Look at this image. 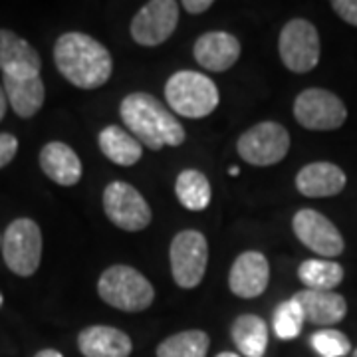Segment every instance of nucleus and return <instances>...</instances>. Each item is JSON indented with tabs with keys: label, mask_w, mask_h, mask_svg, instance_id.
Returning <instances> with one entry per match:
<instances>
[{
	"label": "nucleus",
	"mask_w": 357,
	"mask_h": 357,
	"mask_svg": "<svg viewBox=\"0 0 357 357\" xmlns=\"http://www.w3.org/2000/svg\"><path fill=\"white\" fill-rule=\"evenodd\" d=\"M6 105H8V100H6V93H4V88L0 86V121L6 114Z\"/></svg>",
	"instance_id": "7c9ffc66"
},
{
	"label": "nucleus",
	"mask_w": 357,
	"mask_h": 357,
	"mask_svg": "<svg viewBox=\"0 0 357 357\" xmlns=\"http://www.w3.org/2000/svg\"><path fill=\"white\" fill-rule=\"evenodd\" d=\"M34 357H64L60 351H56V349H42L38 351Z\"/></svg>",
	"instance_id": "2f4dec72"
},
{
	"label": "nucleus",
	"mask_w": 357,
	"mask_h": 357,
	"mask_svg": "<svg viewBox=\"0 0 357 357\" xmlns=\"http://www.w3.org/2000/svg\"><path fill=\"white\" fill-rule=\"evenodd\" d=\"M294 117L302 128L312 131H332L347 119L344 102L328 89H304L294 102Z\"/></svg>",
	"instance_id": "9d476101"
},
{
	"label": "nucleus",
	"mask_w": 357,
	"mask_h": 357,
	"mask_svg": "<svg viewBox=\"0 0 357 357\" xmlns=\"http://www.w3.org/2000/svg\"><path fill=\"white\" fill-rule=\"evenodd\" d=\"M304 312V319L314 326H335L345 318L347 304L344 296L321 290H300L292 296Z\"/></svg>",
	"instance_id": "6ab92c4d"
},
{
	"label": "nucleus",
	"mask_w": 357,
	"mask_h": 357,
	"mask_svg": "<svg viewBox=\"0 0 357 357\" xmlns=\"http://www.w3.org/2000/svg\"><path fill=\"white\" fill-rule=\"evenodd\" d=\"M282 64L294 74H307L319 62V36L316 26L306 18L286 22L278 40Z\"/></svg>",
	"instance_id": "0eeeda50"
},
{
	"label": "nucleus",
	"mask_w": 357,
	"mask_h": 357,
	"mask_svg": "<svg viewBox=\"0 0 357 357\" xmlns=\"http://www.w3.org/2000/svg\"><path fill=\"white\" fill-rule=\"evenodd\" d=\"M2 302H4V300H2V294H0V307H2Z\"/></svg>",
	"instance_id": "f704fd0d"
},
{
	"label": "nucleus",
	"mask_w": 357,
	"mask_h": 357,
	"mask_svg": "<svg viewBox=\"0 0 357 357\" xmlns=\"http://www.w3.org/2000/svg\"><path fill=\"white\" fill-rule=\"evenodd\" d=\"M290 149V135L276 121H262L244 131L236 143V151L246 163L255 167H270L280 163Z\"/></svg>",
	"instance_id": "1a4fd4ad"
},
{
	"label": "nucleus",
	"mask_w": 357,
	"mask_h": 357,
	"mask_svg": "<svg viewBox=\"0 0 357 357\" xmlns=\"http://www.w3.org/2000/svg\"><path fill=\"white\" fill-rule=\"evenodd\" d=\"M232 342L244 357H262L268 347V326L255 314H243L232 324Z\"/></svg>",
	"instance_id": "4be33fe9"
},
{
	"label": "nucleus",
	"mask_w": 357,
	"mask_h": 357,
	"mask_svg": "<svg viewBox=\"0 0 357 357\" xmlns=\"http://www.w3.org/2000/svg\"><path fill=\"white\" fill-rule=\"evenodd\" d=\"M0 246H2V236H0Z\"/></svg>",
	"instance_id": "e433bc0d"
},
{
	"label": "nucleus",
	"mask_w": 357,
	"mask_h": 357,
	"mask_svg": "<svg viewBox=\"0 0 357 357\" xmlns=\"http://www.w3.org/2000/svg\"><path fill=\"white\" fill-rule=\"evenodd\" d=\"M18 151V139L10 133H0V169L6 167Z\"/></svg>",
	"instance_id": "cd10ccee"
},
{
	"label": "nucleus",
	"mask_w": 357,
	"mask_h": 357,
	"mask_svg": "<svg viewBox=\"0 0 357 357\" xmlns=\"http://www.w3.org/2000/svg\"><path fill=\"white\" fill-rule=\"evenodd\" d=\"M42 60L36 48L14 34L10 30H0V70L2 76L26 77L40 76Z\"/></svg>",
	"instance_id": "2eb2a0df"
},
{
	"label": "nucleus",
	"mask_w": 357,
	"mask_h": 357,
	"mask_svg": "<svg viewBox=\"0 0 357 357\" xmlns=\"http://www.w3.org/2000/svg\"><path fill=\"white\" fill-rule=\"evenodd\" d=\"M238 173H241V171H238L236 167H232V169H229V175H232V177H234V175H238Z\"/></svg>",
	"instance_id": "72a5a7b5"
},
{
	"label": "nucleus",
	"mask_w": 357,
	"mask_h": 357,
	"mask_svg": "<svg viewBox=\"0 0 357 357\" xmlns=\"http://www.w3.org/2000/svg\"><path fill=\"white\" fill-rule=\"evenodd\" d=\"M100 149L102 153L119 167H131L135 165L143 155L141 143L128 129L119 128V126H107L100 131Z\"/></svg>",
	"instance_id": "412c9836"
},
{
	"label": "nucleus",
	"mask_w": 357,
	"mask_h": 357,
	"mask_svg": "<svg viewBox=\"0 0 357 357\" xmlns=\"http://www.w3.org/2000/svg\"><path fill=\"white\" fill-rule=\"evenodd\" d=\"M298 276L306 286V290L333 292V288L340 286L344 280V268L326 258H312L300 264Z\"/></svg>",
	"instance_id": "b1692460"
},
{
	"label": "nucleus",
	"mask_w": 357,
	"mask_h": 357,
	"mask_svg": "<svg viewBox=\"0 0 357 357\" xmlns=\"http://www.w3.org/2000/svg\"><path fill=\"white\" fill-rule=\"evenodd\" d=\"M332 8L347 24L357 26V0H333Z\"/></svg>",
	"instance_id": "c85d7f7f"
},
{
	"label": "nucleus",
	"mask_w": 357,
	"mask_h": 357,
	"mask_svg": "<svg viewBox=\"0 0 357 357\" xmlns=\"http://www.w3.org/2000/svg\"><path fill=\"white\" fill-rule=\"evenodd\" d=\"M40 167L44 175L62 187H74L82 178V161L77 153L62 141H50L40 151Z\"/></svg>",
	"instance_id": "a211bd4d"
},
{
	"label": "nucleus",
	"mask_w": 357,
	"mask_h": 357,
	"mask_svg": "<svg viewBox=\"0 0 357 357\" xmlns=\"http://www.w3.org/2000/svg\"><path fill=\"white\" fill-rule=\"evenodd\" d=\"M217 357H241V356H236V354H232V351H222V354H218Z\"/></svg>",
	"instance_id": "473e14b6"
},
{
	"label": "nucleus",
	"mask_w": 357,
	"mask_h": 357,
	"mask_svg": "<svg viewBox=\"0 0 357 357\" xmlns=\"http://www.w3.org/2000/svg\"><path fill=\"white\" fill-rule=\"evenodd\" d=\"M165 100L175 114L201 119L217 109L220 96L217 84L208 76L192 70H181L167 79Z\"/></svg>",
	"instance_id": "7ed1b4c3"
},
{
	"label": "nucleus",
	"mask_w": 357,
	"mask_h": 357,
	"mask_svg": "<svg viewBox=\"0 0 357 357\" xmlns=\"http://www.w3.org/2000/svg\"><path fill=\"white\" fill-rule=\"evenodd\" d=\"M211 340L203 330H187L169 335L157 345V357H206Z\"/></svg>",
	"instance_id": "393cba45"
},
{
	"label": "nucleus",
	"mask_w": 357,
	"mask_h": 357,
	"mask_svg": "<svg viewBox=\"0 0 357 357\" xmlns=\"http://www.w3.org/2000/svg\"><path fill=\"white\" fill-rule=\"evenodd\" d=\"M310 344L319 357H345L351 351V342L347 340V335L330 328L314 333L310 337Z\"/></svg>",
	"instance_id": "bb28decb"
},
{
	"label": "nucleus",
	"mask_w": 357,
	"mask_h": 357,
	"mask_svg": "<svg viewBox=\"0 0 357 357\" xmlns=\"http://www.w3.org/2000/svg\"><path fill=\"white\" fill-rule=\"evenodd\" d=\"M103 211L105 217L117 229L126 232H139L151 222V206L143 199L133 185L123 181H114L103 191Z\"/></svg>",
	"instance_id": "6e6552de"
},
{
	"label": "nucleus",
	"mask_w": 357,
	"mask_h": 357,
	"mask_svg": "<svg viewBox=\"0 0 357 357\" xmlns=\"http://www.w3.org/2000/svg\"><path fill=\"white\" fill-rule=\"evenodd\" d=\"M2 255L16 276L28 278L42 260V230L32 218H16L2 236Z\"/></svg>",
	"instance_id": "39448f33"
},
{
	"label": "nucleus",
	"mask_w": 357,
	"mask_h": 357,
	"mask_svg": "<svg viewBox=\"0 0 357 357\" xmlns=\"http://www.w3.org/2000/svg\"><path fill=\"white\" fill-rule=\"evenodd\" d=\"M213 6V0H185L183 8L189 14H203Z\"/></svg>",
	"instance_id": "c756f323"
},
{
	"label": "nucleus",
	"mask_w": 357,
	"mask_h": 357,
	"mask_svg": "<svg viewBox=\"0 0 357 357\" xmlns=\"http://www.w3.org/2000/svg\"><path fill=\"white\" fill-rule=\"evenodd\" d=\"M351 357H357V349H356V351H354V356H351Z\"/></svg>",
	"instance_id": "c9c22d12"
},
{
	"label": "nucleus",
	"mask_w": 357,
	"mask_h": 357,
	"mask_svg": "<svg viewBox=\"0 0 357 357\" xmlns=\"http://www.w3.org/2000/svg\"><path fill=\"white\" fill-rule=\"evenodd\" d=\"M178 22V4L175 0H151L133 16L129 32L139 46L153 48L169 40Z\"/></svg>",
	"instance_id": "9b49d317"
},
{
	"label": "nucleus",
	"mask_w": 357,
	"mask_h": 357,
	"mask_svg": "<svg viewBox=\"0 0 357 357\" xmlns=\"http://www.w3.org/2000/svg\"><path fill=\"white\" fill-rule=\"evenodd\" d=\"M84 357H129L133 344L128 333L112 326H89L77 335Z\"/></svg>",
	"instance_id": "dca6fc26"
},
{
	"label": "nucleus",
	"mask_w": 357,
	"mask_h": 357,
	"mask_svg": "<svg viewBox=\"0 0 357 357\" xmlns=\"http://www.w3.org/2000/svg\"><path fill=\"white\" fill-rule=\"evenodd\" d=\"M171 274L177 286L191 290L204 278L208 262V243L199 230H181L169 248Z\"/></svg>",
	"instance_id": "423d86ee"
},
{
	"label": "nucleus",
	"mask_w": 357,
	"mask_h": 357,
	"mask_svg": "<svg viewBox=\"0 0 357 357\" xmlns=\"http://www.w3.org/2000/svg\"><path fill=\"white\" fill-rule=\"evenodd\" d=\"M304 321L306 319H304L302 307L294 298H290L276 307L274 318H272V328H274L276 337H280L284 342H290V340H296L300 335Z\"/></svg>",
	"instance_id": "a878e982"
},
{
	"label": "nucleus",
	"mask_w": 357,
	"mask_h": 357,
	"mask_svg": "<svg viewBox=\"0 0 357 357\" xmlns=\"http://www.w3.org/2000/svg\"><path fill=\"white\" fill-rule=\"evenodd\" d=\"M270 282V264L268 258L258 250H246L238 256L229 274L230 292L244 300L258 298L264 294Z\"/></svg>",
	"instance_id": "ddd939ff"
},
{
	"label": "nucleus",
	"mask_w": 357,
	"mask_h": 357,
	"mask_svg": "<svg viewBox=\"0 0 357 357\" xmlns=\"http://www.w3.org/2000/svg\"><path fill=\"white\" fill-rule=\"evenodd\" d=\"M2 88L14 114L24 119L38 114L46 98V88L40 76H2Z\"/></svg>",
	"instance_id": "aec40b11"
},
{
	"label": "nucleus",
	"mask_w": 357,
	"mask_h": 357,
	"mask_svg": "<svg viewBox=\"0 0 357 357\" xmlns=\"http://www.w3.org/2000/svg\"><path fill=\"white\" fill-rule=\"evenodd\" d=\"M126 129L141 145L161 151L163 147H178L185 143V129L175 115L151 93L133 91L119 105Z\"/></svg>",
	"instance_id": "f03ea898"
},
{
	"label": "nucleus",
	"mask_w": 357,
	"mask_h": 357,
	"mask_svg": "<svg viewBox=\"0 0 357 357\" xmlns=\"http://www.w3.org/2000/svg\"><path fill=\"white\" fill-rule=\"evenodd\" d=\"M54 62L58 72L79 89L102 88L114 72L109 50L82 32H68L56 40Z\"/></svg>",
	"instance_id": "f257e3e1"
},
{
	"label": "nucleus",
	"mask_w": 357,
	"mask_h": 357,
	"mask_svg": "<svg viewBox=\"0 0 357 357\" xmlns=\"http://www.w3.org/2000/svg\"><path fill=\"white\" fill-rule=\"evenodd\" d=\"M345 173L333 163L318 161L302 167L296 175V189L304 197L310 199H321V197H333L344 191Z\"/></svg>",
	"instance_id": "f3484780"
},
{
	"label": "nucleus",
	"mask_w": 357,
	"mask_h": 357,
	"mask_svg": "<svg viewBox=\"0 0 357 357\" xmlns=\"http://www.w3.org/2000/svg\"><path fill=\"white\" fill-rule=\"evenodd\" d=\"M296 238L312 252L324 258H335L344 252V236L332 220L314 208H302L292 218Z\"/></svg>",
	"instance_id": "f8f14e48"
},
{
	"label": "nucleus",
	"mask_w": 357,
	"mask_h": 357,
	"mask_svg": "<svg viewBox=\"0 0 357 357\" xmlns=\"http://www.w3.org/2000/svg\"><path fill=\"white\" fill-rule=\"evenodd\" d=\"M175 195H177L178 203L183 204L187 211H204L211 204V183L204 177V173L197 169H185L178 173L175 181Z\"/></svg>",
	"instance_id": "5701e85b"
},
{
	"label": "nucleus",
	"mask_w": 357,
	"mask_h": 357,
	"mask_svg": "<svg viewBox=\"0 0 357 357\" xmlns=\"http://www.w3.org/2000/svg\"><path fill=\"white\" fill-rule=\"evenodd\" d=\"M98 294L107 306L121 312H143L153 304L155 288L139 270L115 264L103 270L98 282Z\"/></svg>",
	"instance_id": "20e7f679"
},
{
	"label": "nucleus",
	"mask_w": 357,
	"mask_h": 357,
	"mask_svg": "<svg viewBox=\"0 0 357 357\" xmlns=\"http://www.w3.org/2000/svg\"><path fill=\"white\" fill-rule=\"evenodd\" d=\"M195 60L208 72H227L241 58V42L229 32H206L195 42Z\"/></svg>",
	"instance_id": "4468645a"
}]
</instances>
